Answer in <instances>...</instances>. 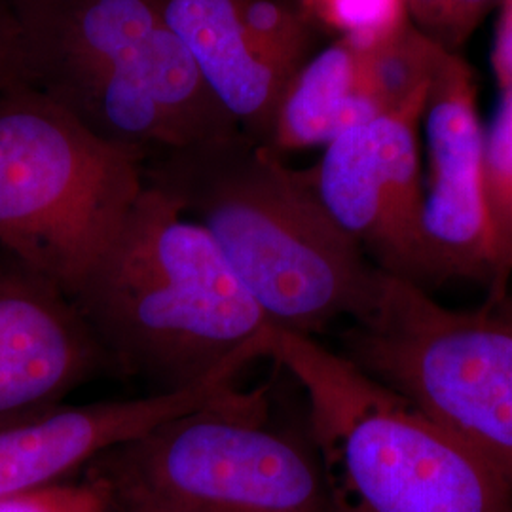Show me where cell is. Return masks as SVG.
<instances>
[{"label": "cell", "instance_id": "cell-12", "mask_svg": "<svg viewBox=\"0 0 512 512\" xmlns=\"http://www.w3.org/2000/svg\"><path fill=\"white\" fill-rule=\"evenodd\" d=\"M239 131L268 147L291 76L256 48L234 0H150Z\"/></svg>", "mask_w": 512, "mask_h": 512}, {"label": "cell", "instance_id": "cell-21", "mask_svg": "<svg viewBox=\"0 0 512 512\" xmlns=\"http://www.w3.org/2000/svg\"><path fill=\"white\" fill-rule=\"evenodd\" d=\"M492 67L499 90L512 88V0H499V19L495 25Z\"/></svg>", "mask_w": 512, "mask_h": 512}, {"label": "cell", "instance_id": "cell-18", "mask_svg": "<svg viewBox=\"0 0 512 512\" xmlns=\"http://www.w3.org/2000/svg\"><path fill=\"white\" fill-rule=\"evenodd\" d=\"M499 0H404L410 21L448 54H459Z\"/></svg>", "mask_w": 512, "mask_h": 512}, {"label": "cell", "instance_id": "cell-6", "mask_svg": "<svg viewBox=\"0 0 512 512\" xmlns=\"http://www.w3.org/2000/svg\"><path fill=\"white\" fill-rule=\"evenodd\" d=\"M340 355L471 446L512 486V306L452 311L378 270Z\"/></svg>", "mask_w": 512, "mask_h": 512}, {"label": "cell", "instance_id": "cell-20", "mask_svg": "<svg viewBox=\"0 0 512 512\" xmlns=\"http://www.w3.org/2000/svg\"><path fill=\"white\" fill-rule=\"evenodd\" d=\"M19 86H29L25 52L12 0H0V97Z\"/></svg>", "mask_w": 512, "mask_h": 512}, {"label": "cell", "instance_id": "cell-3", "mask_svg": "<svg viewBox=\"0 0 512 512\" xmlns=\"http://www.w3.org/2000/svg\"><path fill=\"white\" fill-rule=\"evenodd\" d=\"M27 82L145 158L238 133L150 0H12Z\"/></svg>", "mask_w": 512, "mask_h": 512}, {"label": "cell", "instance_id": "cell-2", "mask_svg": "<svg viewBox=\"0 0 512 512\" xmlns=\"http://www.w3.org/2000/svg\"><path fill=\"white\" fill-rule=\"evenodd\" d=\"M71 300L109 366L154 393L190 389L268 351L272 323L215 241L150 184Z\"/></svg>", "mask_w": 512, "mask_h": 512}, {"label": "cell", "instance_id": "cell-1", "mask_svg": "<svg viewBox=\"0 0 512 512\" xmlns=\"http://www.w3.org/2000/svg\"><path fill=\"white\" fill-rule=\"evenodd\" d=\"M145 181L211 236L277 329L313 338L370 310L378 268L332 220L304 171L245 133L154 152Z\"/></svg>", "mask_w": 512, "mask_h": 512}, {"label": "cell", "instance_id": "cell-10", "mask_svg": "<svg viewBox=\"0 0 512 512\" xmlns=\"http://www.w3.org/2000/svg\"><path fill=\"white\" fill-rule=\"evenodd\" d=\"M109 366L73 300L0 251V431L37 421Z\"/></svg>", "mask_w": 512, "mask_h": 512}, {"label": "cell", "instance_id": "cell-17", "mask_svg": "<svg viewBox=\"0 0 512 512\" xmlns=\"http://www.w3.org/2000/svg\"><path fill=\"white\" fill-rule=\"evenodd\" d=\"M313 25H323L357 48L389 35L408 19L404 0H300Z\"/></svg>", "mask_w": 512, "mask_h": 512}, {"label": "cell", "instance_id": "cell-22", "mask_svg": "<svg viewBox=\"0 0 512 512\" xmlns=\"http://www.w3.org/2000/svg\"><path fill=\"white\" fill-rule=\"evenodd\" d=\"M110 512H147L143 511V509H137V507H133V505H128V503H120V501H114L112 499V509Z\"/></svg>", "mask_w": 512, "mask_h": 512}, {"label": "cell", "instance_id": "cell-19", "mask_svg": "<svg viewBox=\"0 0 512 512\" xmlns=\"http://www.w3.org/2000/svg\"><path fill=\"white\" fill-rule=\"evenodd\" d=\"M109 482L92 471L25 494L0 497V512H110Z\"/></svg>", "mask_w": 512, "mask_h": 512}, {"label": "cell", "instance_id": "cell-14", "mask_svg": "<svg viewBox=\"0 0 512 512\" xmlns=\"http://www.w3.org/2000/svg\"><path fill=\"white\" fill-rule=\"evenodd\" d=\"M357 50L368 90L384 112L406 109L427 97L433 74L446 54L410 18L378 42Z\"/></svg>", "mask_w": 512, "mask_h": 512}, {"label": "cell", "instance_id": "cell-16", "mask_svg": "<svg viewBox=\"0 0 512 512\" xmlns=\"http://www.w3.org/2000/svg\"><path fill=\"white\" fill-rule=\"evenodd\" d=\"M484 192L499 251L512 274V88L501 90L484 129Z\"/></svg>", "mask_w": 512, "mask_h": 512}, {"label": "cell", "instance_id": "cell-8", "mask_svg": "<svg viewBox=\"0 0 512 512\" xmlns=\"http://www.w3.org/2000/svg\"><path fill=\"white\" fill-rule=\"evenodd\" d=\"M425 101L349 129L304 171L319 202L372 266L421 289L433 283L421 230Z\"/></svg>", "mask_w": 512, "mask_h": 512}, {"label": "cell", "instance_id": "cell-11", "mask_svg": "<svg viewBox=\"0 0 512 512\" xmlns=\"http://www.w3.org/2000/svg\"><path fill=\"white\" fill-rule=\"evenodd\" d=\"M232 387L219 370L177 393L84 406H59L40 420L0 431V497L25 494L71 480L95 459L143 439L167 421L192 414Z\"/></svg>", "mask_w": 512, "mask_h": 512}, {"label": "cell", "instance_id": "cell-7", "mask_svg": "<svg viewBox=\"0 0 512 512\" xmlns=\"http://www.w3.org/2000/svg\"><path fill=\"white\" fill-rule=\"evenodd\" d=\"M88 471L147 512H332L315 450L268 423L264 389H230Z\"/></svg>", "mask_w": 512, "mask_h": 512}, {"label": "cell", "instance_id": "cell-15", "mask_svg": "<svg viewBox=\"0 0 512 512\" xmlns=\"http://www.w3.org/2000/svg\"><path fill=\"white\" fill-rule=\"evenodd\" d=\"M238 16L256 48L287 76L302 69L310 59L315 38L311 23L300 4L289 0H234Z\"/></svg>", "mask_w": 512, "mask_h": 512}, {"label": "cell", "instance_id": "cell-13", "mask_svg": "<svg viewBox=\"0 0 512 512\" xmlns=\"http://www.w3.org/2000/svg\"><path fill=\"white\" fill-rule=\"evenodd\" d=\"M387 114L368 90L359 50L338 38L294 74L275 114L268 148L327 147L349 129Z\"/></svg>", "mask_w": 512, "mask_h": 512}, {"label": "cell", "instance_id": "cell-9", "mask_svg": "<svg viewBox=\"0 0 512 512\" xmlns=\"http://www.w3.org/2000/svg\"><path fill=\"white\" fill-rule=\"evenodd\" d=\"M421 122L429 156L421 230L431 279H486L492 300H503L511 274L488 215L484 128L476 110L475 76L461 55H442Z\"/></svg>", "mask_w": 512, "mask_h": 512}, {"label": "cell", "instance_id": "cell-4", "mask_svg": "<svg viewBox=\"0 0 512 512\" xmlns=\"http://www.w3.org/2000/svg\"><path fill=\"white\" fill-rule=\"evenodd\" d=\"M266 357L306 391L332 512H512L499 471L340 353L272 325Z\"/></svg>", "mask_w": 512, "mask_h": 512}, {"label": "cell", "instance_id": "cell-5", "mask_svg": "<svg viewBox=\"0 0 512 512\" xmlns=\"http://www.w3.org/2000/svg\"><path fill=\"white\" fill-rule=\"evenodd\" d=\"M145 156L31 86L0 97V251L73 298L145 190Z\"/></svg>", "mask_w": 512, "mask_h": 512}]
</instances>
